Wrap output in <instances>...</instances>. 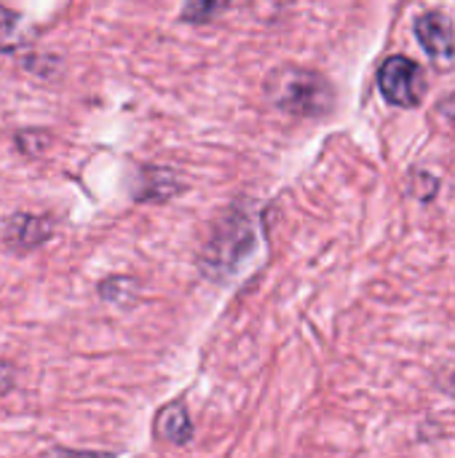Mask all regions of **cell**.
I'll return each mask as SVG.
<instances>
[{"label": "cell", "mask_w": 455, "mask_h": 458, "mask_svg": "<svg viewBox=\"0 0 455 458\" xmlns=\"http://www.w3.org/2000/svg\"><path fill=\"white\" fill-rule=\"evenodd\" d=\"M13 386H16V368L0 360V397H5Z\"/></svg>", "instance_id": "cell-11"}, {"label": "cell", "mask_w": 455, "mask_h": 458, "mask_svg": "<svg viewBox=\"0 0 455 458\" xmlns=\"http://www.w3.org/2000/svg\"><path fill=\"white\" fill-rule=\"evenodd\" d=\"M27 43V24L24 16L13 8L0 5V54L16 51Z\"/></svg>", "instance_id": "cell-8"}, {"label": "cell", "mask_w": 455, "mask_h": 458, "mask_svg": "<svg viewBox=\"0 0 455 458\" xmlns=\"http://www.w3.org/2000/svg\"><path fill=\"white\" fill-rule=\"evenodd\" d=\"M442 389L451 394V397H455V365L445 373V378H442Z\"/></svg>", "instance_id": "cell-14"}, {"label": "cell", "mask_w": 455, "mask_h": 458, "mask_svg": "<svg viewBox=\"0 0 455 458\" xmlns=\"http://www.w3.org/2000/svg\"><path fill=\"white\" fill-rule=\"evenodd\" d=\"M182 191V180L174 169L166 166H147L139 172V185L134 191L137 201H166Z\"/></svg>", "instance_id": "cell-7"}, {"label": "cell", "mask_w": 455, "mask_h": 458, "mask_svg": "<svg viewBox=\"0 0 455 458\" xmlns=\"http://www.w3.org/2000/svg\"><path fill=\"white\" fill-rule=\"evenodd\" d=\"M99 295L113 303H126L134 295V282L129 276H110L99 284Z\"/></svg>", "instance_id": "cell-10"}, {"label": "cell", "mask_w": 455, "mask_h": 458, "mask_svg": "<svg viewBox=\"0 0 455 458\" xmlns=\"http://www.w3.org/2000/svg\"><path fill=\"white\" fill-rule=\"evenodd\" d=\"M228 8H231L228 3H204V0H198V3H188V5L182 8L180 19H182V21H190V24H206V21H212L215 16L225 13Z\"/></svg>", "instance_id": "cell-9"}, {"label": "cell", "mask_w": 455, "mask_h": 458, "mask_svg": "<svg viewBox=\"0 0 455 458\" xmlns=\"http://www.w3.org/2000/svg\"><path fill=\"white\" fill-rule=\"evenodd\" d=\"M156 437L169 445H188L193 440V421L182 403H169L156 413Z\"/></svg>", "instance_id": "cell-6"}, {"label": "cell", "mask_w": 455, "mask_h": 458, "mask_svg": "<svg viewBox=\"0 0 455 458\" xmlns=\"http://www.w3.org/2000/svg\"><path fill=\"white\" fill-rule=\"evenodd\" d=\"M378 89H381L383 99L397 107H418L426 94V78L416 59L397 54L381 64Z\"/></svg>", "instance_id": "cell-3"}, {"label": "cell", "mask_w": 455, "mask_h": 458, "mask_svg": "<svg viewBox=\"0 0 455 458\" xmlns=\"http://www.w3.org/2000/svg\"><path fill=\"white\" fill-rule=\"evenodd\" d=\"M56 223L48 215H38V212H16L8 217L5 228H3V239L11 250L16 252H27L35 250L40 244H46L54 236Z\"/></svg>", "instance_id": "cell-5"}, {"label": "cell", "mask_w": 455, "mask_h": 458, "mask_svg": "<svg viewBox=\"0 0 455 458\" xmlns=\"http://www.w3.org/2000/svg\"><path fill=\"white\" fill-rule=\"evenodd\" d=\"M437 107H440V113H442L451 123H455V94H451L448 99H442Z\"/></svg>", "instance_id": "cell-13"}, {"label": "cell", "mask_w": 455, "mask_h": 458, "mask_svg": "<svg viewBox=\"0 0 455 458\" xmlns=\"http://www.w3.org/2000/svg\"><path fill=\"white\" fill-rule=\"evenodd\" d=\"M43 458H118L113 454H99V451H56Z\"/></svg>", "instance_id": "cell-12"}, {"label": "cell", "mask_w": 455, "mask_h": 458, "mask_svg": "<svg viewBox=\"0 0 455 458\" xmlns=\"http://www.w3.org/2000/svg\"><path fill=\"white\" fill-rule=\"evenodd\" d=\"M255 244H257V223L249 212H244L241 204H236L215 223L201 250L204 274L212 276L215 282L217 279L225 282L252 255Z\"/></svg>", "instance_id": "cell-2"}, {"label": "cell", "mask_w": 455, "mask_h": 458, "mask_svg": "<svg viewBox=\"0 0 455 458\" xmlns=\"http://www.w3.org/2000/svg\"><path fill=\"white\" fill-rule=\"evenodd\" d=\"M416 38L424 51L437 62H453L455 56V27L448 13L426 11L416 19Z\"/></svg>", "instance_id": "cell-4"}, {"label": "cell", "mask_w": 455, "mask_h": 458, "mask_svg": "<svg viewBox=\"0 0 455 458\" xmlns=\"http://www.w3.org/2000/svg\"><path fill=\"white\" fill-rule=\"evenodd\" d=\"M263 91L274 107L300 118H319L335 107L333 83L322 72L300 64H282L271 70Z\"/></svg>", "instance_id": "cell-1"}]
</instances>
